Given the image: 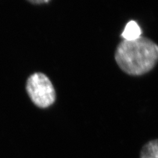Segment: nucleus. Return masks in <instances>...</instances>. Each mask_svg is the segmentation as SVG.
<instances>
[{
	"label": "nucleus",
	"mask_w": 158,
	"mask_h": 158,
	"mask_svg": "<svg viewBox=\"0 0 158 158\" xmlns=\"http://www.w3.org/2000/svg\"><path fill=\"white\" fill-rule=\"evenodd\" d=\"M115 59L119 68L128 75H144L158 63V45L144 36L131 41L123 40L117 46Z\"/></svg>",
	"instance_id": "1"
},
{
	"label": "nucleus",
	"mask_w": 158,
	"mask_h": 158,
	"mask_svg": "<svg viewBox=\"0 0 158 158\" xmlns=\"http://www.w3.org/2000/svg\"><path fill=\"white\" fill-rule=\"evenodd\" d=\"M27 90L33 103L39 107H48L56 101L55 88L44 73H36L28 78Z\"/></svg>",
	"instance_id": "2"
},
{
	"label": "nucleus",
	"mask_w": 158,
	"mask_h": 158,
	"mask_svg": "<svg viewBox=\"0 0 158 158\" xmlns=\"http://www.w3.org/2000/svg\"><path fill=\"white\" fill-rule=\"evenodd\" d=\"M142 30L138 24L134 20L128 22L125 27V29L121 34V36L123 40H135L141 37Z\"/></svg>",
	"instance_id": "3"
},
{
	"label": "nucleus",
	"mask_w": 158,
	"mask_h": 158,
	"mask_svg": "<svg viewBox=\"0 0 158 158\" xmlns=\"http://www.w3.org/2000/svg\"><path fill=\"white\" fill-rule=\"evenodd\" d=\"M140 158H158V139L150 140L144 145Z\"/></svg>",
	"instance_id": "4"
},
{
	"label": "nucleus",
	"mask_w": 158,
	"mask_h": 158,
	"mask_svg": "<svg viewBox=\"0 0 158 158\" xmlns=\"http://www.w3.org/2000/svg\"><path fill=\"white\" fill-rule=\"evenodd\" d=\"M31 2L34 3H47L48 1H31Z\"/></svg>",
	"instance_id": "5"
}]
</instances>
